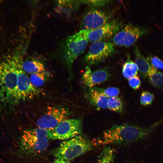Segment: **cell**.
Masks as SVG:
<instances>
[{
    "instance_id": "obj_26",
    "label": "cell",
    "mask_w": 163,
    "mask_h": 163,
    "mask_svg": "<svg viewBox=\"0 0 163 163\" xmlns=\"http://www.w3.org/2000/svg\"><path fill=\"white\" fill-rule=\"evenodd\" d=\"M147 59L153 67L163 70V61L158 57L150 55L148 56Z\"/></svg>"
},
{
    "instance_id": "obj_29",
    "label": "cell",
    "mask_w": 163,
    "mask_h": 163,
    "mask_svg": "<svg viewBox=\"0 0 163 163\" xmlns=\"http://www.w3.org/2000/svg\"><path fill=\"white\" fill-rule=\"evenodd\" d=\"M128 163H134L133 162H132V161H129Z\"/></svg>"
},
{
    "instance_id": "obj_24",
    "label": "cell",
    "mask_w": 163,
    "mask_h": 163,
    "mask_svg": "<svg viewBox=\"0 0 163 163\" xmlns=\"http://www.w3.org/2000/svg\"><path fill=\"white\" fill-rule=\"evenodd\" d=\"M155 98L154 94L147 91H143L141 93L140 101L141 105L144 106L151 104Z\"/></svg>"
},
{
    "instance_id": "obj_4",
    "label": "cell",
    "mask_w": 163,
    "mask_h": 163,
    "mask_svg": "<svg viewBox=\"0 0 163 163\" xmlns=\"http://www.w3.org/2000/svg\"><path fill=\"white\" fill-rule=\"evenodd\" d=\"M92 145V142L81 134L62 141L51 153L56 158L70 161L91 150Z\"/></svg>"
},
{
    "instance_id": "obj_23",
    "label": "cell",
    "mask_w": 163,
    "mask_h": 163,
    "mask_svg": "<svg viewBox=\"0 0 163 163\" xmlns=\"http://www.w3.org/2000/svg\"><path fill=\"white\" fill-rule=\"evenodd\" d=\"M98 91L103 93L107 97L117 96L120 93L119 89L116 87H109L105 88L94 87Z\"/></svg>"
},
{
    "instance_id": "obj_12",
    "label": "cell",
    "mask_w": 163,
    "mask_h": 163,
    "mask_svg": "<svg viewBox=\"0 0 163 163\" xmlns=\"http://www.w3.org/2000/svg\"><path fill=\"white\" fill-rule=\"evenodd\" d=\"M110 16L105 11L92 8L83 17L82 25L85 30H93L102 27L110 21Z\"/></svg>"
},
{
    "instance_id": "obj_30",
    "label": "cell",
    "mask_w": 163,
    "mask_h": 163,
    "mask_svg": "<svg viewBox=\"0 0 163 163\" xmlns=\"http://www.w3.org/2000/svg\"><path fill=\"white\" fill-rule=\"evenodd\" d=\"M2 2V1L1 0H0V3H1V2Z\"/></svg>"
},
{
    "instance_id": "obj_15",
    "label": "cell",
    "mask_w": 163,
    "mask_h": 163,
    "mask_svg": "<svg viewBox=\"0 0 163 163\" xmlns=\"http://www.w3.org/2000/svg\"><path fill=\"white\" fill-rule=\"evenodd\" d=\"M88 95L89 102L97 110L107 108L108 98L97 90L94 87L89 88Z\"/></svg>"
},
{
    "instance_id": "obj_10",
    "label": "cell",
    "mask_w": 163,
    "mask_h": 163,
    "mask_svg": "<svg viewBox=\"0 0 163 163\" xmlns=\"http://www.w3.org/2000/svg\"><path fill=\"white\" fill-rule=\"evenodd\" d=\"M121 24L115 21H110L104 25L93 30L82 29L80 32L88 42L105 41L113 37L121 29Z\"/></svg>"
},
{
    "instance_id": "obj_7",
    "label": "cell",
    "mask_w": 163,
    "mask_h": 163,
    "mask_svg": "<svg viewBox=\"0 0 163 163\" xmlns=\"http://www.w3.org/2000/svg\"><path fill=\"white\" fill-rule=\"evenodd\" d=\"M69 109L61 106L47 107L45 111L37 120V127L48 129H52L63 120L69 118L71 115Z\"/></svg>"
},
{
    "instance_id": "obj_1",
    "label": "cell",
    "mask_w": 163,
    "mask_h": 163,
    "mask_svg": "<svg viewBox=\"0 0 163 163\" xmlns=\"http://www.w3.org/2000/svg\"><path fill=\"white\" fill-rule=\"evenodd\" d=\"M163 122V118L147 126L130 124L114 125L92 141L93 145L127 144L144 139Z\"/></svg>"
},
{
    "instance_id": "obj_8",
    "label": "cell",
    "mask_w": 163,
    "mask_h": 163,
    "mask_svg": "<svg viewBox=\"0 0 163 163\" xmlns=\"http://www.w3.org/2000/svg\"><path fill=\"white\" fill-rule=\"evenodd\" d=\"M148 32L147 29L145 27L127 24L113 37V43L118 46L129 47Z\"/></svg>"
},
{
    "instance_id": "obj_22",
    "label": "cell",
    "mask_w": 163,
    "mask_h": 163,
    "mask_svg": "<svg viewBox=\"0 0 163 163\" xmlns=\"http://www.w3.org/2000/svg\"><path fill=\"white\" fill-rule=\"evenodd\" d=\"M45 71L31 74L29 78L32 85L37 88L42 86L46 80Z\"/></svg>"
},
{
    "instance_id": "obj_17",
    "label": "cell",
    "mask_w": 163,
    "mask_h": 163,
    "mask_svg": "<svg viewBox=\"0 0 163 163\" xmlns=\"http://www.w3.org/2000/svg\"><path fill=\"white\" fill-rule=\"evenodd\" d=\"M117 151L108 145L104 147L98 155L96 163H114Z\"/></svg>"
},
{
    "instance_id": "obj_3",
    "label": "cell",
    "mask_w": 163,
    "mask_h": 163,
    "mask_svg": "<svg viewBox=\"0 0 163 163\" xmlns=\"http://www.w3.org/2000/svg\"><path fill=\"white\" fill-rule=\"evenodd\" d=\"M49 140L47 129L37 127L26 129L20 139L18 153L28 160L35 159L47 149Z\"/></svg>"
},
{
    "instance_id": "obj_9",
    "label": "cell",
    "mask_w": 163,
    "mask_h": 163,
    "mask_svg": "<svg viewBox=\"0 0 163 163\" xmlns=\"http://www.w3.org/2000/svg\"><path fill=\"white\" fill-rule=\"evenodd\" d=\"M115 51L114 45L110 42L99 41L92 43L84 57L88 65L97 64L112 55Z\"/></svg>"
},
{
    "instance_id": "obj_27",
    "label": "cell",
    "mask_w": 163,
    "mask_h": 163,
    "mask_svg": "<svg viewBox=\"0 0 163 163\" xmlns=\"http://www.w3.org/2000/svg\"><path fill=\"white\" fill-rule=\"evenodd\" d=\"M130 86L134 90L139 89L141 85V81L138 75H136L128 79Z\"/></svg>"
},
{
    "instance_id": "obj_13",
    "label": "cell",
    "mask_w": 163,
    "mask_h": 163,
    "mask_svg": "<svg viewBox=\"0 0 163 163\" xmlns=\"http://www.w3.org/2000/svg\"><path fill=\"white\" fill-rule=\"evenodd\" d=\"M110 77V72L106 68L92 71L87 66L82 75V80L85 85L91 88L107 81Z\"/></svg>"
},
{
    "instance_id": "obj_16",
    "label": "cell",
    "mask_w": 163,
    "mask_h": 163,
    "mask_svg": "<svg viewBox=\"0 0 163 163\" xmlns=\"http://www.w3.org/2000/svg\"><path fill=\"white\" fill-rule=\"evenodd\" d=\"M23 70L29 74L45 71V67L43 63L40 60L34 57H30L24 60L22 64Z\"/></svg>"
},
{
    "instance_id": "obj_21",
    "label": "cell",
    "mask_w": 163,
    "mask_h": 163,
    "mask_svg": "<svg viewBox=\"0 0 163 163\" xmlns=\"http://www.w3.org/2000/svg\"><path fill=\"white\" fill-rule=\"evenodd\" d=\"M107 108L110 110L118 113L123 111V101L118 96L109 98L107 103Z\"/></svg>"
},
{
    "instance_id": "obj_19",
    "label": "cell",
    "mask_w": 163,
    "mask_h": 163,
    "mask_svg": "<svg viewBox=\"0 0 163 163\" xmlns=\"http://www.w3.org/2000/svg\"><path fill=\"white\" fill-rule=\"evenodd\" d=\"M82 4L80 1H57L56 8L60 13H69L78 8Z\"/></svg>"
},
{
    "instance_id": "obj_18",
    "label": "cell",
    "mask_w": 163,
    "mask_h": 163,
    "mask_svg": "<svg viewBox=\"0 0 163 163\" xmlns=\"http://www.w3.org/2000/svg\"><path fill=\"white\" fill-rule=\"evenodd\" d=\"M138 67L135 63L131 59L129 54L127 55V59L122 66V74L126 78L129 79L137 75Z\"/></svg>"
},
{
    "instance_id": "obj_14",
    "label": "cell",
    "mask_w": 163,
    "mask_h": 163,
    "mask_svg": "<svg viewBox=\"0 0 163 163\" xmlns=\"http://www.w3.org/2000/svg\"><path fill=\"white\" fill-rule=\"evenodd\" d=\"M133 51L135 56V62L138 71L143 78L148 77L152 66L149 62L141 53L137 45H134Z\"/></svg>"
},
{
    "instance_id": "obj_28",
    "label": "cell",
    "mask_w": 163,
    "mask_h": 163,
    "mask_svg": "<svg viewBox=\"0 0 163 163\" xmlns=\"http://www.w3.org/2000/svg\"><path fill=\"white\" fill-rule=\"evenodd\" d=\"M53 163H71L70 161L56 158Z\"/></svg>"
},
{
    "instance_id": "obj_11",
    "label": "cell",
    "mask_w": 163,
    "mask_h": 163,
    "mask_svg": "<svg viewBox=\"0 0 163 163\" xmlns=\"http://www.w3.org/2000/svg\"><path fill=\"white\" fill-rule=\"evenodd\" d=\"M15 103L34 98L40 93V91L31 82L26 73L23 70L22 65L18 69Z\"/></svg>"
},
{
    "instance_id": "obj_2",
    "label": "cell",
    "mask_w": 163,
    "mask_h": 163,
    "mask_svg": "<svg viewBox=\"0 0 163 163\" xmlns=\"http://www.w3.org/2000/svg\"><path fill=\"white\" fill-rule=\"evenodd\" d=\"M26 50L19 46L0 63V87L5 99L15 103L18 69L22 65Z\"/></svg>"
},
{
    "instance_id": "obj_6",
    "label": "cell",
    "mask_w": 163,
    "mask_h": 163,
    "mask_svg": "<svg viewBox=\"0 0 163 163\" xmlns=\"http://www.w3.org/2000/svg\"><path fill=\"white\" fill-rule=\"evenodd\" d=\"M48 139L67 140L81 134L82 121L81 118H68L55 127L47 129Z\"/></svg>"
},
{
    "instance_id": "obj_20",
    "label": "cell",
    "mask_w": 163,
    "mask_h": 163,
    "mask_svg": "<svg viewBox=\"0 0 163 163\" xmlns=\"http://www.w3.org/2000/svg\"><path fill=\"white\" fill-rule=\"evenodd\" d=\"M148 77L152 85L163 91V73L152 67Z\"/></svg>"
},
{
    "instance_id": "obj_25",
    "label": "cell",
    "mask_w": 163,
    "mask_h": 163,
    "mask_svg": "<svg viewBox=\"0 0 163 163\" xmlns=\"http://www.w3.org/2000/svg\"><path fill=\"white\" fill-rule=\"evenodd\" d=\"M82 3L85 4L93 8L101 7L109 3L112 1L110 0H81Z\"/></svg>"
},
{
    "instance_id": "obj_5",
    "label": "cell",
    "mask_w": 163,
    "mask_h": 163,
    "mask_svg": "<svg viewBox=\"0 0 163 163\" xmlns=\"http://www.w3.org/2000/svg\"><path fill=\"white\" fill-rule=\"evenodd\" d=\"M88 42L80 31L64 41L62 48L63 58L69 71L75 59L85 52Z\"/></svg>"
}]
</instances>
